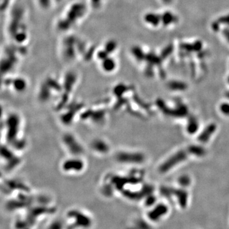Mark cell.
I'll use <instances>...</instances> for the list:
<instances>
[{"label":"cell","mask_w":229,"mask_h":229,"mask_svg":"<svg viewBox=\"0 0 229 229\" xmlns=\"http://www.w3.org/2000/svg\"><path fill=\"white\" fill-rule=\"evenodd\" d=\"M13 87L15 90L21 92L26 87V83L22 78H16L13 80Z\"/></svg>","instance_id":"3957f363"},{"label":"cell","mask_w":229,"mask_h":229,"mask_svg":"<svg viewBox=\"0 0 229 229\" xmlns=\"http://www.w3.org/2000/svg\"><path fill=\"white\" fill-rule=\"evenodd\" d=\"M101 62V68L106 73H112L116 67V63L115 59L109 56L105 58Z\"/></svg>","instance_id":"7a4b0ae2"},{"label":"cell","mask_w":229,"mask_h":229,"mask_svg":"<svg viewBox=\"0 0 229 229\" xmlns=\"http://www.w3.org/2000/svg\"><path fill=\"white\" fill-rule=\"evenodd\" d=\"M106 47L105 50L108 54H109L110 52H113V50L116 48V44L115 43V41H109L107 42L106 44Z\"/></svg>","instance_id":"277c9868"},{"label":"cell","mask_w":229,"mask_h":229,"mask_svg":"<svg viewBox=\"0 0 229 229\" xmlns=\"http://www.w3.org/2000/svg\"><path fill=\"white\" fill-rule=\"evenodd\" d=\"M83 167V162L79 158L66 160L63 164V169L66 172H80Z\"/></svg>","instance_id":"6da1fadb"},{"label":"cell","mask_w":229,"mask_h":229,"mask_svg":"<svg viewBox=\"0 0 229 229\" xmlns=\"http://www.w3.org/2000/svg\"><path fill=\"white\" fill-rule=\"evenodd\" d=\"M55 1H56V0H55ZM57 1H61V0H57Z\"/></svg>","instance_id":"5b68a950"}]
</instances>
